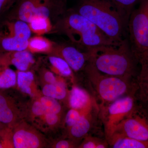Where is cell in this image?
I'll use <instances>...</instances> for the list:
<instances>
[{"instance_id":"1","label":"cell","mask_w":148,"mask_h":148,"mask_svg":"<svg viewBox=\"0 0 148 148\" xmlns=\"http://www.w3.org/2000/svg\"><path fill=\"white\" fill-rule=\"evenodd\" d=\"M51 34L66 36L70 42L87 51L97 47L120 42L112 41L91 21L73 8L68 9L53 22Z\"/></svg>"},{"instance_id":"2","label":"cell","mask_w":148,"mask_h":148,"mask_svg":"<svg viewBox=\"0 0 148 148\" xmlns=\"http://www.w3.org/2000/svg\"><path fill=\"white\" fill-rule=\"evenodd\" d=\"M88 51L90 61L103 74L136 78L140 72V62L131 49L127 37L117 44L101 46Z\"/></svg>"},{"instance_id":"3","label":"cell","mask_w":148,"mask_h":148,"mask_svg":"<svg viewBox=\"0 0 148 148\" xmlns=\"http://www.w3.org/2000/svg\"><path fill=\"white\" fill-rule=\"evenodd\" d=\"M73 8L114 42L119 43L127 37V24L107 0H80Z\"/></svg>"},{"instance_id":"4","label":"cell","mask_w":148,"mask_h":148,"mask_svg":"<svg viewBox=\"0 0 148 148\" xmlns=\"http://www.w3.org/2000/svg\"><path fill=\"white\" fill-rule=\"evenodd\" d=\"M83 73L101 101L99 108L105 107L125 95L135 93L137 90L135 78L103 74L96 69L90 61Z\"/></svg>"},{"instance_id":"5","label":"cell","mask_w":148,"mask_h":148,"mask_svg":"<svg viewBox=\"0 0 148 148\" xmlns=\"http://www.w3.org/2000/svg\"><path fill=\"white\" fill-rule=\"evenodd\" d=\"M66 0H17L5 18L29 23L40 17L54 22L66 12Z\"/></svg>"},{"instance_id":"6","label":"cell","mask_w":148,"mask_h":148,"mask_svg":"<svg viewBox=\"0 0 148 148\" xmlns=\"http://www.w3.org/2000/svg\"><path fill=\"white\" fill-rule=\"evenodd\" d=\"M130 14L127 24V38L139 62L148 56V0H141Z\"/></svg>"},{"instance_id":"7","label":"cell","mask_w":148,"mask_h":148,"mask_svg":"<svg viewBox=\"0 0 148 148\" xmlns=\"http://www.w3.org/2000/svg\"><path fill=\"white\" fill-rule=\"evenodd\" d=\"M135 93L117 99L105 107L100 108L99 116L104 125L106 140L108 141L115 129L123 120L140 110Z\"/></svg>"},{"instance_id":"8","label":"cell","mask_w":148,"mask_h":148,"mask_svg":"<svg viewBox=\"0 0 148 148\" xmlns=\"http://www.w3.org/2000/svg\"><path fill=\"white\" fill-rule=\"evenodd\" d=\"M32 34L27 23L5 17L0 21V53L26 50Z\"/></svg>"},{"instance_id":"9","label":"cell","mask_w":148,"mask_h":148,"mask_svg":"<svg viewBox=\"0 0 148 148\" xmlns=\"http://www.w3.org/2000/svg\"><path fill=\"white\" fill-rule=\"evenodd\" d=\"M50 55L56 56L63 58L75 73L83 72L91 58L89 51L83 50L70 41L56 42L53 51Z\"/></svg>"},{"instance_id":"10","label":"cell","mask_w":148,"mask_h":148,"mask_svg":"<svg viewBox=\"0 0 148 148\" xmlns=\"http://www.w3.org/2000/svg\"><path fill=\"white\" fill-rule=\"evenodd\" d=\"M11 135L13 148H44L47 144L41 133L22 121L11 128Z\"/></svg>"},{"instance_id":"11","label":"cell","mask_w":148,"mask_h":148,"mask_svg":"<svg viewBox=\"0 0 148 148\" xmlns=\"http://www.w3.org/2000/svg\"><path fill=\"white\" fill-rule=\"evenodd\" d=\"M114 134L148 141V117L138 111L121 121L116 127Z\"/></svg>"},{"instance_id":"12","label":"cell","mask_w":148,"mask_h":148,"mask_svg":"<svg viewBox=\"0 0 148 148\" xmlns=\"http://www.w3.org/2000/svg\"><path fill=\"white\" fill-rule=\"evenodd\" d=\"M34 54L26 50L0 53V67L13 66L20 71L32 70L36 67Z\"/></svg>"},{"instance_id":"13","label":"cell","mask_w":148,"mask_h":148,"mask_svg":"<svg viewBox=\"0 0 148 148\" xmlns=\"http://www.w3.org/2000/svg\"><path fill=\"white\" fill-rule=\"evenodd\" d=\"M99 113L100 108L97 105L89 112L83 114L76 123L67 130L68 138L80 143L86 136L89 135L99 116Z\"/></svg>"},{"instance_id":"14","label":"cell","mask_w":148,"mask_h":148,"mask_svg":"<svg viewBox=\"0 0 148 148\" xmlns=\"http://www.w3.org/2000/svg\"><path fill=\"white\" fill-rule=\"evenodd\" d=\"M66 104L69 108L79 111L83 114L98 105L95 98L87 90L77 85L73 86L69 90Z\"/></svg>"},{"instance_id":"15","label":"cell","mask_w":148,"mask_h":148,"mask_svg":"<svg viewBox=\"0 0 148 148\" xmlns=\"http://www.w3.org/2000/svg\"><path fill=\"white\" fill-rule=\"evenodd\" d=\"M22 113L12 98L0 93V124L11 128L21 120Z\"/></svg>"},{"instance_id":"16","label":"cell","mask_w":148,"mask_h":148,"mask_svg":"<svg viewBox=\"0 0 148 148\" xmlns=\"http://www.w3.org/2000/svg\"><path fill=\"white\" fill-rule=\"evenodd\" d=\"M140 69L136 78L135 97L140 110L148 117V62H140Z\"/></svg>"},{"instance_id":"17","label":"cell","mask_w":148,"mask_h":148,"mask_svg":"<svg viewBox=\"0 0 148 148\" xmlns=\"http://www.w3.org/2000/svg\"><path fill=\"white\" fill-rule=\"evenodd\" d=\"M17 83L21 92L33 98L38 97L40 93L38 91L36 82V76L33 70L26 71H17Z\"/></svg>"},{"instance_id":"18","label":"cell","mask_w":148,"mask_h":148,"mask_svg":"<svg viewBox=\"0 0 148 148\" xmlns=\"http://www.w3.org/2000/svg\"><path fill=\"white\" fill-rule=\"evenodd\" d=\"M47 59L51 71L56 75L73 82L75 81V73L63 58L56 56L49 55Z\"/></svg>"},{"instance_id":"19","label":"cell","mask_w":148,"mask_h":148,"mask_svg":"<svg viewBox=\"0 0 148 148\" xmlns=\"http://www.w3.org/2000/svg\"><path fill=\"white\" fill-rule=\"evenodd\" d=\"M66 79L61 77L55 83L44 84L42 94L55 98L58 101H64L66 103L69 90H68Z\"/></svg>"},{"instance_id":"20","label":"cell","mask_w":148,"mask_h":148,"mask_svg":"<svg viewBox=\"0 0 148 148\" xmlns=\"http://www.w3.org/2000/svg\"><path fill=\"white\" fill-rule=\"evenodd\" d=\"M56 42L43 36H35L29 39L27 50L35 53L50 55L53 51Z\"/></svg>"},{"instance_id":"21","label":"cell","mask_w":148,"mask_h":148,"mask_svg":"<svg viewBox=\"0 0 148 148\" xmlns=\"http://www.w3.org/2000/svg\"><path fill=\"white\" fill-rule=\"evenodd\" d=\"M109 147L113 148H148V141H141L114 134L108 141Z\"/></svg>"},{"instance_id":"22","label":"cell","mask_w":148,"mask_h":148,"mask_svg":"<svg viewBox=\"0 0 148 148\" xmlns=\"http://www.w3.org/2000/svg\"><path fill=\"white\" fill-rule=\"evenodd\" d=\"M112 5L114 8L128 24L130 14L139 3L141 0H107Z\"/></svg>"},{"instance_id":"23","label":"cell","mask_w":148,"mask_h":148,"mask_svg":"<svg viewBox=\"0 0 148 148\" xmlns=\"http://www.w3.org/2000/svg\"><path fill=\"white\" fill-rule=\"evenodd\" d=\"M32 34L37 36H43L51 34L53 24L50 18L40 17L35 18L28 23Z\"/></svg>"},{"instance_id":"24","label":"cell","mask_w":148,"mask_h":148,"mask_svg":"<svg viewBox=\"0 0 148 148\" xmlns=\"http://www.w3.org/2000/svg\"><path fill=\"white\" fill-rule=\"evenodd\" d=\"M17 82V74L9 67H0V88L13 87Z\"/></svg>"},{"instance_id":"25","label":"cell","mask_w":148,"mask_h":148,"mask_svg":"<svg viewBox=\"0 0 148 148\" xmlns=\"http://www.w3.org/2000/svg\"><path fill=\"white\" fill-rule=\"evenodd\" d=\"M36 98L41 102L47 112L58 114H63L64 109L58 100L42 94Z\"/></svg>"},{"instance_id":"26","label":"cell","mask_w":148,"mask_h":148,"mask_svg":"<svg viewBox=\"0 0 148 148\" xmlns=\"http://www.w3.org/2000/svg\"><path fill=\"white\" fill-rule=\"evenodd\" d=\"M38 72L39 77L44 84L55 83L61 77L57 75H56L52 71L43 66L38 69Z\"/></svg>"},{"instance_id":"27","label":"cell","mask_w":148,"mask_h":148,"mask_svg":"<svg viewBox=\"0 0 148 148\" xmlns=\"http://www.w3.org/2000/svg\"><path fill=\"white\" fill-rule=\"evenodd\" d=\"M34 99L29 110L32 118H34L37 120L42 117L47 112L37 98H34Z\"/></svg>"},{"instance_id":"28","label":"cell","mask_w":148,"mask_h":148,"mask_svg":"<svg viewBox=\"0 0 148 148\" xmlns=\"http://www.w3.org/2000/svg\"><path fill=\"white\" fill-rule=\"evenodd\" d=\"M62 115L47 112L42 117L39 119L42 123L50 128L57 127L61 123Z\"/></svg>"},{"instance_id":"29","label":"cell","mask_w":148,"mask_h":148,"mask_svg":"<svg viewBox=\"0 0 148 148\" xmlns=\"http://www.w3.org/2000/svg\"><path fill=\"white\" fill-rule=\"evenodd\" d=\"M82 114L79 111L70 108L66 113L64 120V125L67 129L75 124Z\"/></svg>"},{"instance_id":"30","label":"cell","mask_w":148,"mask_h":148,"mask_svg":"<svg viewBox=\"0 0 148 148\" xmlns=\"http://www.w3.org/2000/svg\"><path fill=\"white\" fill-rule=\"evenodd\" d=\"M103 140L88 135L83 139L81 143L78 146L77 148H97L98 145Z\"/></svg>"},{"instance_id":"31","label":"cell","mask_w":148,"mask_h":148,"mask_svg":"<svg viewBox=\"0 0 148 148\" xmlns=\"http://www.w3.org/2000/svg\"><path fill=\"white\" fill-rule=\"evenodd\" d=\"M79 143L68 138V139H62L53 143L51 147L55 148H77Z\"/></svg>"},{"instance_id":"32","label":"cell","mask_w":148,"mask_h":148,"mask_svg":"<svg viewBox=\"0 0 148 148\" xmlns=\"http://www.w3.org/2000/svg\"><path fill=\"white\" fill-rule=\"evenodd\" d=\"M17 0H0V21L5 17Z\"/></svg>"},{"instance_id":"33","label":"cell","mask_w":148,"mask_h":148,"mask_svg":"<svg viewBox=\"0 0 148 148\" xmlns=\"http://www.w3.org/2000/svg\"><path fill=\"white\" fill-rule=\"evenodd\" d=\"M1 124H0V125H1ZM3 130H1V128H0V135H1V132Z\"/></svg>"},{"instance_id":"34","label":"cell","mask_w":148,"mask_h":148,"mask_svg":"<svg viewBox=\"0 0 148 148\" xmlns=\"http://www.w3.org/2000/svg\"><path fill=\"white\" fill-rule=\"evenodd\" d=\"M146 61H147L148 62V56L147 58V60H146Z\"/></svg>"},{"instance_id":"35","label":"cell","mask_w":148,"mask_h":148,"mask_svg":"<svg viewBox=\"0 0 148 148\" xmlns=\"http://www.w3.org/2000/svg\"><path fill=\"white\" fill-rule=\"evenodd\" d=\"M66 1H67V0H66Z\"/></svg>"}]
</instances>
